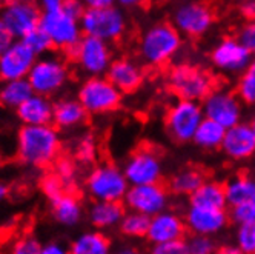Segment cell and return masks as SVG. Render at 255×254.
<instances>
[{
	"instance_id": "17",
	"label": "cell",
	"mask_w": 255,
	"mask_h": 254,
	"mask_svg": "<svg viewBox=\"0 0 255 254\" xmlns=\"http://www.w3.org/2000/svg\"><path fill=\"white\" fill-rule=\"evenodd\" d=\"M252 60V54L239 42L237 37L222 39L211 52L212 65L217 69L228 72V74H237V72L242 74Z\"/></svg>"
},
{
	"instance_id": "12",
	"label": "cell",
	"mask_w": 255,
	"mask_h": 254,
	"mask_svg": "<svg viewBox=\"0 0 255 254\" xmlns=\"http://www.w3.org/2000/svg\"><path fill=\"white\" fill-rule=\"evenodd\" d=\"M0 19L14 40H23L40 25V8L32 2L14 0L0 6Z\"/></svg>"
},
{
	"instance_id": "24",
	"label": "cell",
	"mask_w": 255,
	"mask_h": 254,
	"mask_svg": "<svg viewBox=\"0 0 255 254\" xmlns=\"http://www.w3.org/2000/svg\"><path fill=\"white\" fill-rule=\"evenodd\" d=\"M125 214L122 202H94L88 211V219L94 228L106 230L119 227Z\"/></svg>"
},
{
	"instance_id": "18",
	"label": "cell",
	"mask_w": 255,
	"mask_h": 254,
	"mask_svg": "<svg viewBox=\"0 0 255 254\" xmlns=\"http://www.w3.org/2000/svg\"><path fill=\"white\" fill-rule=\"evenodd\" d=\"M183 219L186 230L191 231V234L212 238V236L225 230L229 216L226 214V210H209L203 207L189 205Z\"/></svg>"
},
{
	"instance_id": "48",
	"label": "cell",
	"mask_w": 255,
	"mask_h": 254,
	"mask_svg": "<svg viewBox=\"0 0 255 254\" xmlns=\"http://www.w3.org/2000/svg\"><path fill=\"white\" fill-rule=\"evenodd\" d=\"M113 254H140V253L132 247H120L116 251H113Z\"/></svg>"
},
{
	"instance_id": "44",
	"label": "cell",
	"mask_w": 255,
	"mask_h": 254,
	"mask_svg": "<svg viewBox=\"0 0 255 254\" xmlns=\"http://www.w3.org/2000/svg\"><path fill=\"white\" fill-rule=\"evenodd\" d=\"M79 156L83 160L93 159V156H94V143L91 140H83L82 145H80V150H79Z\"/></svg>"
},
{
	"instance_id": "6",
	"label": "cell",
	"mask_w": 255,
	"mask_h": 254,
	"mask_svg": "<svg viewBox=\"0 0 255 254\" xmlns=\"http://www.w3.org/2000/svg\"><path fill=\"white\" fill-rule=\"evenodd\" d=\"M86 190L94 202H122L129 184L122 168L114 163H100L88 174Z\"/></svg>"
},
{
	"instance_id": "16",
	"label": "cell",
	"mask_w": 255,
	"mask_h": 254,
	"mask_svg": "<svg viewBox=\"0 0 255 254\" xmlns=\"http://www.w3.org/2000/svg\"><path fill=\"white\" fill-rule=\"evenodd\" d=\"M35 60V54L22 40H14L0 52V80L5 83L26 79Z\"/></svg>"
},
{
	"instance_id": "15",
	"label": "cell",
	"mask_w": 255,
	"mask_h": 254,
	"mask_svg": "<svg viewBox=\"0 0 255 254\" xmlns=\"http://www.w3.org/2000/svg\"><path fill=\"white\" fill-rule=\"evenodd\" d=\"M174 28L189 37L205 35L214 25L212 9L200 2H185L180 3L172 12Z\"/></svg>"
},
{
	"instance_id": "14",
	"label": "cell",
	"mask_w": 255,
	"mask_h": 254,
	"mask_svg": "<svg viewBox=\"0 0 255 254\" xmlns=\"http://www.w3.org/2000/svg\"><path fill=\"white\" fill-rule=\"evenodd\" d=\"M123 202L129 211L154 217L166 211L169 205V193L161 184L129 187Z\"/></svg>"
},
{
	"instance_id": "29",
	"label": "cell",
	"mask_w": 255,
	"mask_h": 254,
	"mask_svg": "<svg viewBox=\"0 0 255 254\" xmlns=\"http://www.w3.org/2000/svg\"><path fill=\"white\" fill-rule=\"evenodd\" d=\"M54 219L65 227H74L82 221L83 208L79 199L74 194L65 193L56 201L51 202Z\"/></svg>"
},
{
	"instance_id": "32",
	"label": "cell",
	"mask_w": 255,
	"mask_h": 254,
	"mask_svg": "<svg viewBox=\"0 0 255 254\" xmlns=\"http://www.w3.org/2000/svg\"><path fill=\"white\" fill-rule=\"evenodd\" d=\"M151 217L143 216L134 211H128L122 219L119 228L126 238H146Z\"/></svg>"
},
{
	"instance_id": "1",
	"label": "cell",
	"mask_w": 255,
	"mask_h": 254,
	"mask_svg": "<svg viewBox=\"0 0 255 254\" xmlns=\"http://www.w3.org/2000/svg\"><path fill=\"white\" fill-rule=\"evenodd\" d=\"M60 136L56 126H22L17 134V157L34 168L48 167L60 151Z\"/></svg>"
},
{
	"instance_id": "35",
	"label": "cell",
	"mask_w": 255,
	"mask_h": 254,
	"mask_svg": "<svg viewBox=\"0 0 255 254\" xmlns=\"http://www.w3.org/2000/svg\"><path fill=\"white\" fill-rule=\"evenodd\" d=\"M22 42L35 54V57L45 56V54L52 48V45H51V42L48 39V35L40 28H37L35 31H32L31 34H28Z\"/></svg>"
},
{
	"instance_id": "4",
	"label": "cell",
	"mask_w": 255,
	"mask_h": 254,
	"mask_svg": "<svg viewBox=\"0 0 255 254\" xmlns=\"http://www.w3.org/2000/svg\"><path fill=\"white\" fill-rule=\"evenodd\" d=\"M83 35L96 37L106 43L119 40L126 31V17L116 3L105 8H85L80 17Z\"/></svg>"
},
{
	"instance_id": "31",
	"label": "cell",
	"mask_w": 255,
	"mask_h": 254,
	"mask_svg": "<svg viewBox=\"0 0 255 254\" xmlns=\"http://www.w3.org/2000/svg\"><path fill=\"white\" fill-rule=\"evenodd\" d=\"M34 94L28 79L5 82L0 86V103L6 108L17 110Z\"/></svg>"
},
{
	"instance_id": "25",
	"label": "cell",
	"mask_w": 255,
	"mask_h": 254,
	"mask_svg": "<svg viewBox=\"0 0 255 254\" xmlns=\"http://www.w3.org/2000/svg\"><path fill=\"white\" fill-rule=\"evenodd\" d=\"M189 205L203 207L209 210H226L228 201H226L225 185L217 182V180H206L189 197Z\"/></svg>"
},
{
	"instance_id": "36",
	"label": "cell",
	"mask_w": 255,
	"mask_h": 254,
	"mask_svg": "<svg viewBox=\"0 0 255 254\" xmlns=\"http://www.w3.org/2000/svg\"><path fill=\"white\" fill-rule=\"evenodd\" d=\"M43 245L32 234H23L11 247V254H40Z\"/></svg>"
},
{
	"instance_id": "21",
	"label": "cell",
	"mask_w": 255,
	"mask_h": 254,
	"mask_svg": "<svg viewBox=\"0 0 255 254\" xmlns=\"http://www.w3.org/2000/svg\"><path fill=\"white\" fill-rule=\"evenodd\" d=\"M106 79L111 82L119 91L132 93L143 82V69L131 59H116L106 71Z\"/></svg>"
},
{
	"instance_id": "38",
	"label": "cell",
	"mask_w": 255,
	"mask_h": 254,
	"mask_svg": "<svg viewBox=\"0 0 255 254\" xmlns=\"http://www.w3.org/2000/svg\"><path fill=\"white\" fill-rule=\"evenodd\" d=\"M229 217L237 227L254 222L255 221V204H242L237 207H231Z\"/></svg>"
},
{
	"instance_id": "11",
	"label": "cell",
	"mask_w": 255,
	"mask_h": 254,
	"mask_svg": "<svg viewBox=\"0 0 255 254\" xmlns=\"http://www.w3.org/2000/svg\"><path fill=\"white\" fill-rule=\"evenodd\" d=\"M123 174L129 187L160 184L163 176V163L160 156L148 147L135 150L123 165Z\"/></svg>"
},
{
	"instance_id": "19",
	"label": "cell",
	"mask_w": 255,
	"mask_h": 254,
	"mask_svg": "<svg viewBox=\"0 0 255 254\" xmlns=\"http://www.w3.org/2000/svg\"><path fill=\"white\" fill-rule=\"evenodd\" d=\"M185 233H186V225L183 217L174 211L166 210L151 217L146 238L149 239V242H152V245H158V244L183 241Z\"/></svg>"
},
{
	"instance_id": "26",
	"label": "cell",
	"mask_w": 255,
	"mask_h": 254,
	"mask_svg": "<svg viewBox=\"0 0 255 254\" xmlns=\"http://www.w3.org/2000/svg\"><path fill=\"white\" fill-rule=\"evenodd\" d=\"M225 191L229 207L255 204V177L248 174H237L225 184Z\"/></svg>"
},
{
	"instance_id": "20",
	"label": "cell",
	"mask_w": 255,
	"mask_h": 254,
	"mask_svg": "<svg viewBox=\"0 0 255 254\" xmlns=\"http://www.w3.org/2000/svg\"><path fill=\"white\" fill-rule=\"evenodd\" d=\"M220 150L231 160L242 162L255 154V137L249 123H239L226 130Z\"/></svg>"
},
{
	"instance_id": "23",
	"label": "cell",
	"mask_w": 255,
	"mask_h": 254,
	"mask_svg": "<svg viewBox=\"0 0 255 254\" xmlns=\"http://www.w3.org/2000/svg\"><path fill=\"white\" fill-rule=\"evenodd\" d=\"M88 113L77 99H60L54 103L52 123L62 130H71L86 120Z\"/></svg>"
},
{
	"instance_id": "47",
	"label": "cell",
	"mask_w": 255,
	"mask_h": 254,
	"mask_svg": "<svg viewBox=\"0 0 255 254\" xmlns=\"http://www.w3.org/2000/svg\"><path fill=\"white\" fill-rule=\"evenodd\" d=\"M113 3L114 2H111V0H88V2L85 3V6H88V8H105V6H109Z\"/></svg>"
},
{
	"instance_id": "5",
	"label": "cell",
	"mask_w": 255,
	"mask_h": 254,
	"mask_svg": "<svg viewBox=\"0 0 255 254\" xmlns=\"http://www.w3.org/2000/svg\"><path fill=\"white\" fill-rule=\"evenodd\" d=\"M168 85L178 100L203 102L214 89V80L208 71L191 63L174 66L168 76Z\"/></svg>"
},
{
	"instance_id": "50",
	"label": "cell",
	"mask_w": 255,
	"mask_h": 254,
	"mask_svg": "<svg viewBox=\"0 0 255 254\" xmlns=\"http://www.w3.org/2000/svg\"><path fill=\"white\" fill-rule=\"evenodd\" d=\"M249 126H251V130H252V133H254V137H255V114L252 116V119H251V122H249Z\"/></svg>"
},
{
	"instance_id": "43",
	"label": "cell",
	"mask_w": 255,
	"mask_h": 254,
	"mask_svg": "<svg viewBox=\"0 0 255 254\" xmlns=\"http://www.w3.org/2000/svg\"><path fill=\"white\" fill-rule=\"evenodd\" d=\"M40 254H69V250L66 247H63L62 244L51 242L48 245H43Z\"/></svg>"
},
{
	"instance_id": "42",
	"label": "cell",
	"mask_w": 255,
	"mask_h": 254,
	"mask_svg": "<svg viewBox=\"0 0 255 254\" xmlns=\"http://www.w3.org/2000/svg\"><path fill=\"white\" fill-rule=\"evenodd\" d=\"M12 42H14V37L9 34V31L6 29V26L2 22V19H0V52H3Z\"/></svg>"
},
{
	"instance_id": "2",
	"label": "cell",
	"mask_w": 255,
	"mask_h": 254,
	"mask_svg": "<svg viewBox=\"0 0 255 254\" xmlns=\"http://www.w3.org/2000/svg\"><path fill=\"white\" fill-rule=\"evenodd\" d=\"M39 8V28L48 35L52 48H57L71 56L83 37L80 20L65 11L62 0H43Z\"/></svg>"
},
{
	"instance_id": "3",
	"label": "cell",
	"mask_w": 255,
	"mask_h": 254,
	"mask_svg": "<svg viewBox=\"0 0 255 254\" xmlns=\"http://www.w3.org/2000/svg\"><path fill=\"white\" fill-rule=\"evenodd\" d=\"M181 34L174 25L161 22L149 26L140 39L141 59L154 66L169 62L181 48Z\"/></svg>"
},
{
	"instance_id": "28",
	"label": "cell",
	"mask_w": 255,
	"mask_h": 254,
	"mask_svg": "<svg viewBox=\"0 0 255 254\" xmlns=\"http://www.w3.org/2000/svg\"><path fill=\"white\" fill-rule=\"evenodd\" d=\"M205 182L206 179L202 170L195 167H185L169 179L168 190L174 196L191 197Z\"/></svg>"
},
{
	"instance_id": "39",
	"label": "cell",
	"mask_w": 255,
	"mask_h": 254,
	"mask_svg": "<svg viewBox=\"0 0 255 254\" xmlns=\"http://www.w3.org/2000/svg\"><path fill=\"white\" fill-rule=\"evenodd\" d=\"M42 190L49 201H56L57 197L65 194V182L59 176H46L42 182Z\"/></svg>"
},
{
	"instance_id": "37",
	"label": "cell",
	"mask_w": 255,
	"mask_h": 254,
	"mask_svg": "<svg viewBox=\"0 0 255 254\" xmlns=\"http://www.w3.org/2000/svg\"><path fill=\"white\" fill-rule=\"evenodd\" d=\"M189 254H217V244L212 238L208 236H195L191 234V238L186 241Z\"/></svg>"
},
{
	"instance_id": "7",
	"label": "cell",
	"mask_w": 255,
	"mask_h": 254,
	"mask_svg": "<svg viewBox=\"0 0 255 254\" xmlns=\"http://www.w3.org/2000/svg\"><path fill=\"white\" fill-rule=\"evenodd\" d=\"M28 82L34 94L51 97L59 93L69 80V68L60 57L43 56L35 60L28 74Z\"/></svg>"
},
{
	"instance_id": "46",
	"label": "cell",
	"mask_w": 255,
	"mask_h": 254,
	"mask_svg": "<svg viewBox=\"0 0 255 254\" xmlns=\"http://www.w3.org/2000/svg\"><path fill=\"white\" fill-rule=\"evenodd\" d=\"M217 254H245L239 247L237 245H232V244H229V245H223V247H220L217 250Z\"/></svg>"
},
{
	"instance_id": "34",
	"label": "cell",
	"mask_w": 255,
	"mask_h": 254,
	"mask_svg": "<svg viewBox=\"0 0 255 254\" xmlns=\"http://www.w3.org/2000/svg\"><path fill=\"white\" fill-rule=\"evenodd\" d=\"M235 242L245 254H255V221L237 227Z\"/></svg>"
},
{
	"instance_id": "49",
	"label": "cell",
	"mask_w": 255,
	"mask_h": 254,
	"mask_svg": "<svg viewBox=\"0 0 255 254\" xmlns=\"http://www.w3.org/2000/svg\"><path fill=\"white\" fill-rule=\"evenodd\" d=\"M6 196H8V187L3 185V184H0V204L5 201Z\"/></svg>"
},
{
	"instance_id": "13",
	"label": "cell",
	"mask_w": 255,
	"mask_h": 254,
	"mask_svg": "<svg viewBox=\"0 0 255 254\" xmlns=\"http://www.w3.org/2000/svg\"><path fill=\"white\" fill-rule=\"evenodd\" d=\"M71 57H74L79 68L89 77H100L106 74L113 63V51L109 43L96 37L83 35Z\"/></svg>"
},
{
	"instance_id": "10",
	"label": "cell",
	"mask_w": 255,
	"mask_h": 254,
	"mask_svg": "<svg viewBox=\"0 0 255 254\" xmlns=\"http://www.w3.org/2000/svg\"><path fill=\"white\" fill-rule=\"evenodd\" d=\"M205 119H209L225 130L242 123L243 103L234 91L225 88H214L202 102Z\"/></svg>"
},
{
	"instance_id": "33",
	"label": "cell",
	"mask_w": 255,
	"mask_h": 254,
	"mask_svg": "<svg viewBox=\"0 0 255 254\" xmlns=\"http://www.w3.org/2000/svg\"><path fill=\"white\" fill-rule=\"evenodd\" d=\"M237 96L246 105H255V60L242 72L237 82Z\"/></svg>"
},
{
	"instance_id": "41",
	"label": "cell",
	"mask_w": 255,
	"mask_h": 254,
	"mask_svg": "<svg viewBox=\"0 0 255 254\" xmlns=\"http://www.w3.org/2000/svg\"><path fill=\"white\" fill-rule=\"evenodd\" d=\"M237 39L251 54H255V20L245 23L239 35H237Z\"/></svg>"
},
{
	"instance_id": "9",
	"label": "cell",
	"mask_w": 255,
	"mask_h": 254,
	"mask_svg": "<svg viewBox=\"0 0 255 254\" xmlns=\"http://www.w3.org/2000/svg\"><path fill=\"white\" fill-rule=\"evenodd\" d=\"M205 114L202 103L177 100L166 113L168 134L178 143L192 142L195 131L203 122Z\"/></svg>"
},
{
	"instance_id": "30",
	"label": "cell",
	"mask_w": 255,
	"mask_h": 254,
	"mask_svg": "<svg viewBox=\"0 0 255 254\" xmlns=\"http://www.w3.org/2000/svg\"><path fill=\"white\" fill-rule=\"evenodd\" d=\"M225 133H226V130L223 126H220L218 123H215L209 119H203V122L200 123V126L195 131L192 142L198 148H202L205 151H214L222 147Z\"/></svg>"
},
{
	"instance_id": "27",
	"label": "cell",
	"mask_w": 255,
	"mask_h": 254,
	"mask_svg": "<svg viewBox=\"0 0 255 254\" xmlns=\"http://www.w3.org/2000/svg\"><path fill=\"white\" fill-rule=\"evenodd\" d=\"M69 254H113L111 241L102 231H85L69 245Z\"/></svg>"
},
{
	"instance_id": "40",
	"label": "cell",
	"mask_w": 255,
	"mask_h": 254,
	"mask_svg": "<svg viewBox=\"0 0 255 254\" xmlns=\"http://www.w3.org/2000/svg\"><path fill=\"white\" fill-rule=\"evenodd\" d=\"M149 254H189L186 241H175L168 244L152 245Z\"/></svg>"
},
{
	"instance_id": "51",
	"label": "cell",
	"mask_w": 255,
	"mask_h": 254,
	"mask_svg": "<svg viewBox=\"0 0 255 254\" xmlns=\"http://www.w3.org/2000/svg\"><path fill=\"white\" fill-rule=\"evenodd\" d=\"M120 6H132V5H137V2H128V0H123V2L119 3Z\"/></svg>"
},
{
	"instance_id": "8",
	"label": "cell",
	"mask_w": 255,
	"mask_h": 254,
	"mask_svg": "<svg viewBox=\"0 0 255 254\" xmlns=\"http://www.w3.org/2000/svg\"><path fill=\"white\" fill-rule=\"evenodd\" d=\"M123 94L106 79L88 77L79 88L77 100L88 114H105L116 111L122 103Z\"/></svg>"
},
{
	"instance_id": "45",
	"label": "cell",
	"mask_w": 255,
	"mask_h": 254,
	"mask_svg": "<svg viewBox=\"0 0 255 254\" xmlns=\"http://www.w3.org/2000/svg\"><path fill=\"white\" fill-rule=\"evenodd\" d=\"M240 11H242V14L246 17V19H249L251 22L255 20V2H254V0H249V2L242 3Z\"/></svg>"
},
{
	"instance_id": "22",
	"label": "cell",
	"mask_w": 255,
	"mask_h": 254,
	"mask_svg": "<svg viewBox=\"0 0 255 254\" xmlns=\"http://www.w3.org/2000/svg\"><path fill=\"white\" fill-rule=\"evenodd\" d=\"M15 113L23 126H45L52 123L54 103L49 97L32 94Z\"/></svg>"
}]
</instances>
